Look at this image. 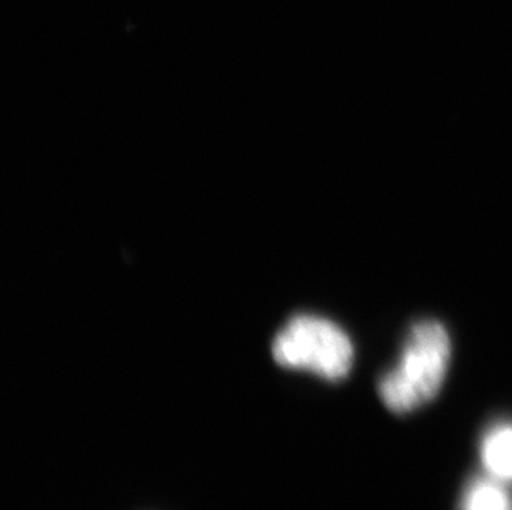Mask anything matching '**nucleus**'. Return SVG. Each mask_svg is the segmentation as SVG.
<instances>
[{"label": "nucleus", "mask_w": 512, "mask_h": 510, "mask_svg": "<svg viewBox=\"0 0 512 510\" xmlns=\"http://www.w3.org/2000/svg\"><path fill=\"white\" fill-rule=\"evenodd\" d=\"M461 510H512V497L494 477L474 479L464 491Z\"/></svg>", "instance_id": "nucleus-4"}, {"label": "nucleus", "mask_w": 512, "mask_h": 510, "mask_svg": "<svg viewBox=\"0 0 512 510\" xmlns=\"http://www.w3.org/2000/svg\"><path fill=\"white\" fill-rule=\"evenodd\" d=\"M450 360L446 328L435 320L416 323L406 338L398 365L378 383L380 398L393 413L415 411L438 395Z\"/></svg>", "instance_id": "nucleus-1"}, {"label": "nucleus", "mask_w": 512, "mask_h": 510, "mask_svg": "<svg viewBox=\"0 0 512 510\" xmlns=\"http://www.w3.org/2000/svg\"><path fill=\"white\" fill-rule=\"evenodd\" d=\"M272 355L279 365L305 370L325 380H342L353 365L352 340L325 318L299 315L290 320L272 343Z\"/></svg>", "instance_id": "nucleus-2"}, {"label": "nucleus", "mask_w": 512, "mask_h": 510, "mask_svg": "<svg viewBox=\"0 0 512 510\" xmlns=\"http://www.w3.org/2000/svg\"><path fill=\"white\" fill-rule=\"evenodd\" d=\"M481 462L488 476L512 482V424H496L484 434L479 446Z\"/></svg>", "instance_id": "nucleus-3"}]
</instances>
